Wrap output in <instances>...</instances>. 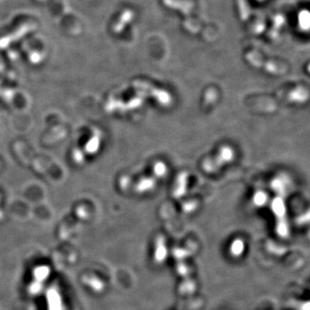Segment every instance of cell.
<instances>
[{
    "label": "cell",
    "mask_w": 310,
    "mask_h": 310,
    "mask_svg": "<svg viewBox=\"0 0 310 310\" xmlns=\"http://www.w3.org/2000/svg\"><path fill=\"white\" fill-rule=\"evenodd\" d=\"M168 257V250L167 246H165L163 242H158L156 245L154 251V258L156 261L162 263Z\"/></svg>",
    "instance_id": "obj_2"
},
{
    "label": "cell",
    "mask_w": 310,
    "mask_h": 310,
    "mask_svg": "<svg viewBox=\"0 0 310 310\" xmlns=\"http://www.w3.org/2000/svg\"><path fill=\"white\" fill-rule=\"evenodd\" d=\"M245 249H246V246H245L243 240H240V239H236L230 245L229 252L234 258H239L240 256H242L244 252H245Z\"/></svg>",
    "instance_id": "obj_1"
}]
</instances>
